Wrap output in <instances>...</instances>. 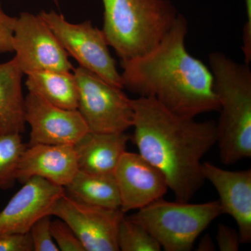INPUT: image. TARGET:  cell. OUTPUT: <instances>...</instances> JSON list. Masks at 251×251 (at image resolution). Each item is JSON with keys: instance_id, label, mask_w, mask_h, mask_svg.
Wrapping results in <instances>:
<instances>
[{"instance_id": "6da1fadb", "label": "cell", "mask_w": 251, "mask_h": 251, "mask_svg": "<svg viewBox=\"0 0 251 251\" xmlns=\"http://www.w3.org/2000/svg\"><path fill=\"white\" fill-rule=\"evenodd\" d=\"M131 103L140 154L163 173L176 201L189 202L205 181L201 161L217 143L216 123L177 115L153 97Z\"/></svg>"}, {"instance_id": "7a4b0ae2", "label": "cell", "mask_w": 251, "mask_h": 251, "mask_svg": "<svg viewBox=\"0 0 251 251\" xmlns=\"http://www.w3.org/2000/svg\"><path fill=\"white\" fill-rule=\"evenodd\" d=\"M187 20L179 14L161 42L137 58L121 61L124 89L153 97L174 113L195 118L219 110L210 69L188 52Z\"/></svg>"}, {"instance_id": "3957f363", "label": "cell", "mask_w": 251, "mask_h": 251, "mask_svg": "<svg viewBox=\"0 0 251 251\" xmlns=\"http://www.w3.org/2000/svg\"><path fill=\"white\" fill-rule=\"evenodd\" d=\"M221 110L216 124L220 160L232 165L251 156V70L221 52L209 55Z\"/></svg>"}, {"instance_id": "277c9868", "label": "cell", "mask_w": 251, "mask_h": 251, "mask_svg": "<svg viewBox=\"0 0 251 251\" xmlns=\"http://www.w3.org/2000/svg\"><path fill=\"white\" fill-rule=\"evenodd\" d=\"M101 1V30L121 61L137 58L154 49L179 14L171 0Z\"/></svg>"}, {"instance_id": "5b68a950", "label": "cell", "mask_w": 251, "mask_h": 251, "mask_svg": "<svg viewBox=\"0 0 251 251\" xmlns=\"http://www.w3.org/2000/svg\"><path fill=\"white\" fill-rule=\"evenodd\" d=\"M222 214L219 201L189 204L161 198L128 218L148 229L165 251H189L203 231Z\"/></svg>"}, {"instance_id": "8992f818", "label": "cell", "mask_w": 251, "mask_h": 251, "mask_svg": "<svg viewBox=\"0 0 251 251\" xmlns=\"http://www.w3.org/2000/svg\"><path fill=\"white\" fill-rule=\"evenodd\" d=\"M73 72L78 88L77 110L90 131L124 133L133 127L132 99L123 89L110 85L80 67Z\"/></svg>"}, {"instance_id": "52a82bcc", "label": "cell", "mask_w": 251, "mask_h": 251, "mask_svg": "<svg viewBox=\"0 0 251 251\" xmlns=\"http://www.w3.org/2000/svg\"><path fill=\"white\" fill-rule=\"evenodd\" d=\"M39 16L49 26L69 56L80 67L94 73L110 85L124 89L122 75L116 61L112 57L101 29L94 27L90 21L69 23L56 11H41Z\"/></svg>"}, {"instance_id": "ba28073f", "label": "cell", "mask_w": 251, "mask_h": 251, "mask_svg": "<svg viewBox=\"0 0 251 251\" xmlns=\"http://www.w3.org/2000/svg\"><path fill=\"white\" fill-rule=\"evenodd\" d=\"M14 58L24 74L41 71L73 72L69 54L39 14L22 12L13 37Z\"/></svg>"}, {"instance_id": "9c48e42d", "label": "cell", "mask_w": 251, "mask_h": 251, "mask_svg": "<svg viewBox=\"0 0 251 251\" xmlns=\"http://www.w3.org/2000/svg\"><path fill=\"white\" fill-rule=\"evenodd\" d=\"M125 213L78 202L66 193L50 211L70 226L85 251H118V231Z\"/></svg>"}, {"instance_id": "30bf717a", "label": "cell", "mask_w": 251, "mask_h": 251, "mask_svg": "<svg viewBox=\"0 0 251 251\" xmlns=\"http://www.w3.org/2000/svg\"><path fill=\"white\" fill-rule=\"evenodd\" d=\"M25 121L31 127L27 146L36 144L74 146L90 131L78 110L54 106L31 92L25 97Z\"/></svg>"}, {"instance_id": "8fae6325", "label": "cell", "mask_w": 251, "mask_h": 251, "mask_svg": "<svg viewBox=\"0 0 251 251\" xmlns=\"http://www.w3.org/2000/svg\"><path fill=\"white\" fill-rule=\"evenodd\" d=\"M64 193V187L40 176L27 180L0 212V235L27 233L38 219L50 216L54 203Z\"/></svg>"}, {"instance_id": "7c38bea8", "label": "cell", "mask_w": 251, "mask_h": 251, "mask_svg": "<svg viewBox=\"0 0 251 251\" xmlns=\"http://www.w3.org/2000/svg\"><path fill=\"white\" fill-rule=\"evenodd\" d=\"M124 213L142 209L163 198L168 189L164 175L140 153H123L114 172Z\"/></svg>"}, {"instance_id": "4fadbf2b", "label": "cell", "mask_w": 251, "mask_h": 251, "mask_svg": "<svg viewBox=\"0 0 251 251\" xmlns=\"http://www.w3.org/2000/svg\"><path fill=\"white\" fill-rule=\"evenodd\" d=\"M202 172L217 191L224 214L237 223L242 244L251 242V171H229L205 162Z\"/></svg>"}, {"instance_id": "5bb4252c", "label": "cell", "mask_w": 251, "mask_h": 251, "mask_svg": "<svg viewBox=\"0 0 251 251\" xmlns=\"http://www.w3.org/2000/svg\"><path fill=\"white\" fill-rule=\"evenodd\" d=\"M78 171L73 145H36L27 146L18 167L17 181L24 184L40 176L52 184L65 187Z\"/></svg>"}, {"instance_id": "9a60e30c", "label": "cell", "mask_w": 251, "mask_h": 251, "mask_svg": "<svg viewBox=\"0 0 251 251\" xmlns=\"http://www.w3.org/2000/svg\"><path fill=\"white\" fill-rule=\"evenodd\" d=\"M130 140V135L126 132H87L74 145L79 171L94 174H114Z\"/></svg>"}, {"instance_id": "2e32d148", "label": "cell", "mask_w": 251, "mask_h": 251, "mask_svg": "<svg viewBox=\"0 0 251 251\" xmlns=\"http://www.w3.org/2000/svg\"><path fill=\"white\" fill-rule=\"evenodd\" d=\"M23 75L14 57L0 64V134H23L25 131Z\"/></svg>"}, {"instance_id": "e0dca14e", "label": "cell", "mask_w": 251, "mask_h": 251, "mask_svg": "<svg viewBox=\"0 0 251 251\" xmlns=\"http://www.w3.org/2000/svg\"><path fill=\"white\" fill-rule=\"evenodd\" d=\"M26 75L29 92L58 108L77 110L78 88L74 72L41 71Z\"/></svg>"}, {"instance_id": "ac0fdd59", "label": "cell", "mask_w": 251, "mask_h": 251, "mask_svg": "<svg viewBox=\"0 0 251 251\" xmlns=\"http://www.w3.org/2000/svg\"><path fill=\"white\" fill-rule=\"evenodd\" d=\"M64 189L67 196L78 202L121 209V198L114 174H94L78 170Z\"/></svg>"}, {"instance_id": "d6986e66", "label": "cell", "mask_w": 251, "mask_h": 251, "mask_svg": "<svg viewBox=\"0 0 251 251\" xmlns=\"http://www.w3.org/2000/svg\"><path fill=\"white\" fill-rule=\"evenodd\" d=\"M27 145L22 134H0V189L11 188L17 181L18 167Z\"/></svg>"}, {"instance_id": "ffe728a7", "label": "cell", "mask_w": 251, "mask_h": 251, "mask_svg": "<svg viewBox=\"0 0 251 251\" xmlns=\"http://www.w3.org/2000/svg\"><path fill=\"white\" fill-rule=\"evenodd\" d=\"M118 247L122 251H159L161 246L148 229L125 216L118 231Z\"/></svg>"}, {"instance_id": "44dd1931", "label": "cell", "mask_w": 251, "mask_h": 251, "mask_svg": "<svg viewBox=\"0 0 251 251\" xmlns=\"http://www.w3.org/2000/svg\"><path fill=\"white\" fill-rule=\"evenodd\" d=\"M50 215L42 216L34 223L29 231L33 251H59L56 245L52 232H51V220Z\"/></svg>"}, {"instance_id": "7402d4cb", "label": "cell", "mask_w": 251, "mask_h": 251, "mask_svg": "<svg viewBox=\"0 0 251 251\" xmlns=\"http://www.w3.org/2000/svg\"><path fill=\"white\" fill-rule=\"evenodd\" d=\"M51 232L56 245L62 251H85L70 226L60 219L51 221Z\"/></svg>"}, {"instance_id": "603a6c76", "label": "cell", "mask_w": 251, "mask_h": 251, "mask_svg": "<svg viewBox=\"0 0 251 251\" xmlns=\"http://www.w3.org/2000/svg\"><path fill=\"white\" fill-rule=\"evenodd\" d=\"M17 17H12L4 11L0 0V53L14 52L13 37Z\"/></svg>"}, {"instance_id": "cb8c5ba5", "label": "cell", "mask_w": 251, "mask_h": 251, "mask_svg": "<svg viewBox=\"0 0 251 251\" xmlns=\"http://www.w3.org/2000/svg\"><path fill=\"white\" fill-rule=\"evenodd\" d=\"M29 232L0 235V251H32Z\"/></svg>"}, {"instance_id": "d4e9b609", "label": "cell", "mask_w": 251, "mask_h": 251, "mask_svg": "<svg viewBox=\"0 0 251 251\" xmlns=\"http://www.w3.org/2000/svg\"><path fill=\"white\" fill-rule=\"evenodd\" d=\"M216 240L221 251H239L242 244L239 232L224 224H220L218 227Z\"/></svg>"}, {"instance_id": "484cf974", "label": "cell", "mask_w": 251, "mask_h": 251, "mask_svg": "<svg viewBox=\"0 0 251 251\" xmlns=\"http://www.w3.org/2000/svg\"><path fill=\"white\" fill-rule=\"evenodd\" d=\"M247 21L243 27L242 51L246 64L251 62V0H245Z\"/></svg>"}, {"instance_id": "4316f807", "label": "cell", "mask_w": 251, "mask_h": 251, "mask_svg": "<svg viewBox=\"0 0 251 251\" xmlns=\"http://www.w3.org/2000/svg\"><path fill=\"white\" fill-rule=\"evenodd\" d=\"M215 250V246L213 243L210 236L206 235L201 239L198 246V251H211Z\"/></svg>"}, {"instance_id": "83f0119b", "label": "cell", "mask_w": 251, "mask_h": 251, "mask_svg": "<svg viewBox=\"0 0 251 251\" xmlns=\"http://www.w3.org/2000/svg\"><path fill=\"white\" fill-rule=\"evenodd\" d=\"M52 1H54V4H55L56 5H57V6H58L59 0H52Z\"/></svg>"}]
</instances>
